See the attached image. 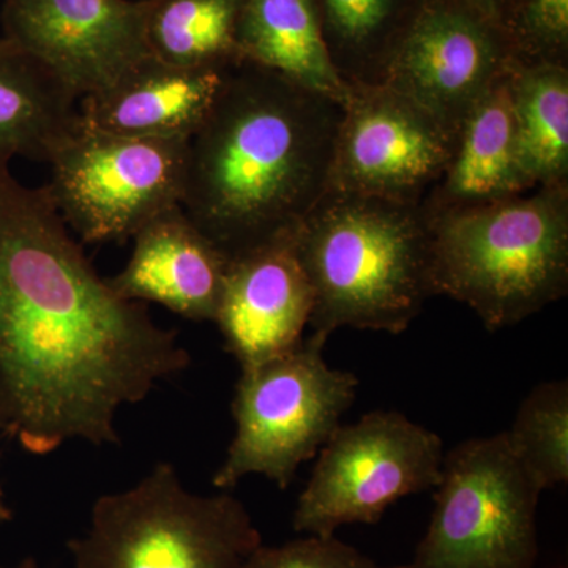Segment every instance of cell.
I'll list each match as a JSON object with an SVG mask.
<instances>
[{
    "instance_id": "12",
    "label": "cell",
    "mask_w": 568,
    "mask_h": 568,
    "mask_svg": "<svg viewBox=\"0 0 568 568\" xmlns=\"http://www.w3.org/2000/svg\"><path fill=\"white\" fill-rule=\"evenodd\" d=\"M145 9L148 0H3V37L81 100L151 55Z\"/></svg>"
},
{
    "instance_id": "14",
    "label": "cell",
    "mask_w": 568,
    "mask_h": 568,
    "mask_svg": "<svg viewBox=\"0 0 568 568\" xmlns=\"http://www.w3.org/2000/svg\"><path fill=\"white\" fill-rule=\"evenodd\" d=\"M132 257L108 280L125 301L159 304L185 320L215 321L230 257L174 205L133 235Z\"/></svg>"
},
{
    "instance_id": "20",
    "label": "cell",
    "mask_w": 568,
    "mask_h": 568,
    "mask_svg": "<svg viewBox=\"0 0 568 568\" xmlns=\"http://www.w3.org/2000/svg\"><path fill=\"white\" fill-rule=\"evenodd\" d=\"M510 84L523 174L532 189L568 185V67L517 62Z\"/></svg>"
},
{
    "instance_id": "8",
    "label": "cell",
    "mask_w": 568,
    "mask_h": 568,
    "mask_svg": "<svg viewBox=\"0 0 568 568\" xmlns=\"http://www.w3.org/2000/svg\"><path fill=\"white\" fill-rule=\"evenodd\" d=\"M189 141L144 140L78 122L51 156L52 203L82 244L132 239L182 205Z\"/></svg>"
},
{
    "instance_id": "26",
    "label": "cell",
    "mask_w": 568,
    "mask_h": 568,
    "mask_svg": "<svg viewBox=\"0 0 568 568\" xmlns=\"http://www.w3.org/2000/svg\"><path fill=\"white\" fill-rule=\"evenodd\" d=\"M11 519V510L9 504H7L6 495H3L2 488H0V526L6 525Z\"/></svg>"
},
{
    "instance_id": "11",
    "label": "cell",
    "mask_w": 568,
    "mask_h": 568,
    "mask_svg": "<svg viewBox=\"0 0 568 568\" xmlns=\"http://www.w3.org/2000/svg\"><path fill=\"white\" fill-rule=\"evenodd\" d=\"M457 133L390 85L349 89L331 190L420 205L450 162Z\"/></svg>"
},
{
    "instance_id": "10",
    "label": "cell",
    "mask_w": 568,
    "mask_h": 568,
    "mask_svg": "<svg viewBox=\"0 0 568 568\" xmlns=\"http://www.w3.org/2000/svg\"><path fill=\"white\" fill-rule=\"evenodd\" d=\"M507 26L476 0H424L395 52L386 84L458 132L517 63Z\"/></svg>"
},
{
    "instance_id": "16",
    "label": "cell",
    "mask_w": 568,
    "mask_h": 568,
    "mask_svg": "<svg viewBox=\"0 0 568 568\" xmlns=\"http://www.w3.org/2000/svg\"><path fill=\"white\" fill-rule=\"evenodd\" d=\"M510 74L500 78L459 125L450 162L422 201L428 219L534 190L519 164Z\"/></svg>"
},
{
    "instance_id": "1",
    "label": "cell",
    "mask_w": 568,
    "mask_h": 568,
    "mask_svg": "<svg viewBox=\"0 0 568 568\" xmlns=\"http://www.w3.org/2000/svg\"><path fill=\"white\" fill-rule=\"evenodd\" d=\"M0 155V433L33 455L121 443L115 417L190 354L95 271L47 186Z\"/></svg>"
},
{
    "instance_id": "21",
    "label": "cell",
    "mask_w": 568,
    "mask_h": 568,
    "mask_svg": "<svg viewBox=\"0 0 568 568\" xmlns=\"http://www.w3.org/2000/svg\"><path fill=\"white\" fill-rule=\"evenodd\" d=\"M239 10L241 0H148L149 52L185 69H222L241 61Z\"/></svg>"
},
{
    "instance_id": "18",
    "label": "cell",
    "mask_w": 568,
    "mask_h": 568,
    "mask_svg": "<svg viewBox=\"0 0 568 568\" xmlns=\"http://www.w3.org/2000/svg\"><path fill=\"white\" fill-rule=\"evenodd\" d=\"M237 50L244 61L346 102L328 58L315 0H241Z\"/></svg>"
},
{
    "instance_id": "25",
    "label": "cell",
    "mask_w": 568,
    "mask_h": 568,
    "mask_svg": "<svg viewBox=\"0 0 568 568\" xmlns=\"http://www.w3.org/2000/svg\"><path fill=\"white\" fill-rule=\"evenodd\" d=\"M481 7L493 11L497 18L503 20L504 24H508V21L514 17L515 11L519 9L525 0H476Z\"/></svg>"
},
{
    "instance_id": "17",
    "label": "cell",
    "mask_w": 568,
    "mask_h": 568,
    "mask_svg": "<svg viewBox=\"0 0 568 568\" xmlns=\"http://www.w3.org/2000/svg\"><path fill=\"white\" fill-rule=\"evenodd\" d=\"M78 103L50 69L0 37V155L50 163L80 122Z\"/></svg>"
},
{
    "instance_id": "27",
    "label": "cell",
    "mask_w": 568,
    "mask_h": 568,
    "mask_svg": "<svg viewBox=\"0 0 568 568\" xmlns=\"http://www.w3.org/2000/svg\"><path fill=\"white\" fill-rule=\"evenodd\" d=\"M0 568H41L39 564L36 562V560L28 558L22 560L21 564H18V566L14 567H0Z\"/></svg>"
},
{
    "instance_id": "2",
    "label": "cell",
    "mask_w": 568,
    "mask_h": 568,
    "mask_svg": "<svg viewBox=\"0 0 568 568\" xmlns=\"http://www.w3.org/2000/svg\"><path fill=\"white\" fill-rule=\"evenodd\" d=\"M345 102L234 62L186 153L182 209L230 260L290 237L332 183Z\"/></svg>"
},
{
    "instance_id": "15",
    "label": "cell",
    "mask_w": 568,
    "mask_h": 568,
    "mask_svg": "<svg viewBox=\"0 0 568 568\" xmlns=\"http://www.w3.org/2000/svg\"><path fill=\"white\" fill-rule=\"evenodd\" d=\"M227 69H185L149 55L110 88L81 99V122L121 136L190 141L211 112Z\"/></svg>"
},
{
    "instance_id": "3",
    "label": "cell",
    "mask_w": 568,
    "mask_h": 568,
    "mask_svg": "<svg viewBox=\"0 0 568 568\" xmlns=\"http://www.w3.org/2000/svg\"><path fill=\"white\" fill-rule=\"evenodd\" d=\"M315 294L310 327L399 335L435 295L432 230L424 209L328 190L295 233Z\"/></svg>"
},
{
    "instance_id": "5",
    "label": "cell",
    "mask_w": 568,
    "mask_h": 568,
    "mask_svg": "<svg viewBox=\"0 0 568 568\" xmlns=\"http://www.w3.org/2000/svg\"><path fill=\"white\" fill-rule=\"evenodd\" d=\"M260 545L241 500L194 495L159 463L133 488L99 497L89 529L67 547L74 568H237Z\"/></svg>"
},
{
    "instance_id": "13",
    "label": "cell",
    "mask_w": 568,
    "mask_h": 568,
    "mask_svg": "<svg viewBox=\"0 0 568 568\" xmlns=\"http://www.w3.org/2000/svg\"><path fill=\"white\" fill-rule=\"evenodd\" d=\"M313 308L315 294L294 234L230 260L213 323L224 349L248 366L301 345Z\"/></svg>"
},
{
    "instance_id": "9",
    "label": "cell",
    "mask_w": 568,
    "mask_h": 568,
    "mask_svg": "<svg viewBox=\"0 0 568 568\" xmlns=\"http://www.w3.org/2000/svg\"><path fill=\"white\" fill-rule=\"evenodd\" d=\"M443 459L440 437L403 414L375 410L339 425L298 496L294 530L331 537L375 525L396 500L436 487Z\"/></svg>"
},
{
    "instance_id": "23",
    "label": "cell",
    "mask_w": 568,
    "mask_h": 568,
    "mask_svg": "<svg viewBox=\"0 0 568 568\" xmlns=\"http://www.w3.org/2000/svg\"><path fill=\"white\" fill-rule=\"evenodd\" d=\"M507 29L518 63L568 67V0H525Z\"/></svg>"
},
{
    "instance_id": "7",
    "label": "cell",
    "mask_w": 568,
    "mask_h": 568,
    "mask_svg": "<svg viewBox=\"0 0 568 568\" xmlns=\"http://www.w3.org/2000/svg\"><path fill=\"white\" fill-rule=\"evenodd\" d=\"M435 510L409 568H534L540 485L507 433L458 444L443 459Z\"/></svg>"
},
{
    "instance_id": "6",
    "label": "cell",
    "mask_w": 568,
    "mask_h": 568,
    "mask_svg": "<svg viewBox=\"0 0 568 568\" xmlns=\"http://www.w3.org/2000/svg\"><path fill=\"white\" fill-rule=\"evenodd\" d=\"M328 335L313 332L301 345L242 366L235 386V436L212 485L226 491L261 474L280 489L293 484L302 463L316 457L357 395V376L328 366Z\"/></svg>"
},
{
    "instance_id": "19",
    "label": "cell",
    "mask_w": 568,
    "mask_h": 568,
    "mask_svg": "<svg viewBox=\"0 0 568 568\" xmlns=\"http://www.w3.org/2000/svg\"><path fill=\"white\" fill-rule=\"evenodd\" d=\"M328 58L349 89L386 84L424 0H315Z\"/></svg>"
},
{
    "instance_id": "24",
    "label": "cell",
    "mask_w": 568,
    "mask_h": 568,
    "mask_svg": "<svg viewBox=\"0 0 568 568\" xmlns=\"http://www.w3.org/2000/svg\"><path fill=\"white\" fill-rule=\"evenodd\" d=\"M237 568H383L335 536H308L280 547L260 545Z\"/></svg>"
},
{
    "instance_id": "4",
    "label": "cell",
    "mask_w": 568,
    "mask_h": 568,
    "mask_svg": "<svg viewBox=\"0 0 568 568\" xmlns=\"http://www.w3.org/2000/svg\"><path fill=\"white\" fill-rule=\"evenodd\" d=\"M435 295L466 304L488 331L511 327L568 290V185L429 216Z\"/></svg>"
},
{
    "instance_id": "22",
    "label": "cell",
    "mask_w": 568,
    "mask_h": 568,
    "mask_svg": "<svg viewBox=\"0 0 568 568\" xmlns=\"http://www.w3.org/2000/svg\"><path fill=\"white\" fill-rule=\"evenodd\" d=\"M506 433L515 454L544 491L567 484V381H552L534 388Z\"/></svg>"
}]
</instances>
